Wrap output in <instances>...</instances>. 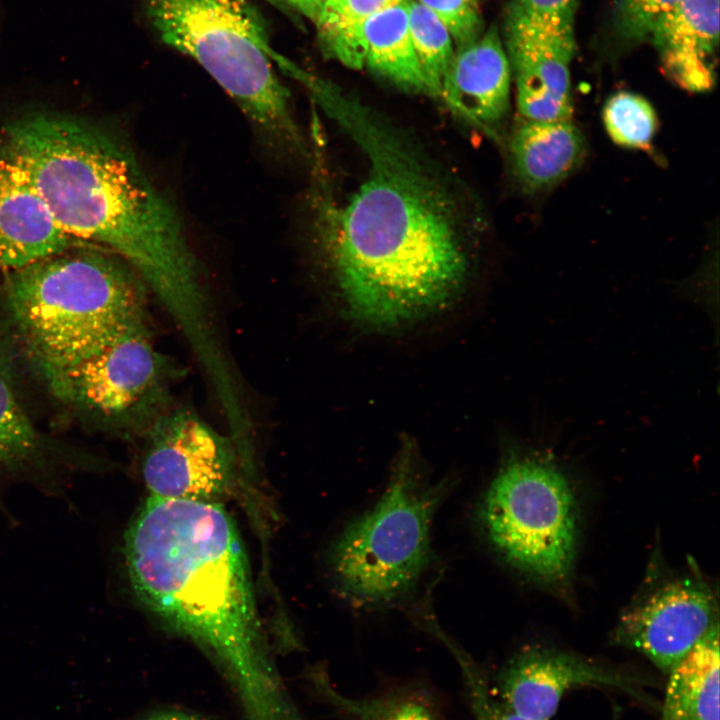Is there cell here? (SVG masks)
Returning a JSON list of instances; mask_svg holds the SVG:
<instances>
[{"label": "cell", "instance_id": "29", "mask_svg": "<svg viewBox=\"0 0 720 720\" xmlns=\"http://www.w3.org/2000/svg\"><path fill=\"white\" fill-rule=\"evenodd\" d=\"M305 17L315 22L321 7V0H285Z\"/></svg>", "mask_w": 720, "mask_h": 720}, {"label": "cell", "instance_id": "20", "mask_svg": "<svg viewBox=\"0 0 720 720\" xmlns=\"http://www.w3.org/2000/svg\"><path fill=\"white\" fill-rule=\"evenodd\" d=\"M401 0H323L314 22L330 56L351 69L365 66L364 24Z\"/></svg>", "mask_w": 720, "mask_h": 720}, {"label": "cell", "instance_id": "12", "mask_svg": "<svg viewBox=\"0 0 720 720\" xmlns=\"http://www.w3.org/2000/svg\"><path fill=\"white\" fill-rule=\"evenodd\" d=\"M505 46L516 81V104L523 120H572L570 64L575 37L560 36L520 20L505 18Z\"/></svg>", "mask_w": 720, "mask_h": 720}, {"label": "cell", "instance_id": "28", "mask_svg": "<svg viewBox=\"0 0 720 720\" xmlns=\"http://www.w3.org/2000/svg\"><path fill=\"white\" fill-rule=\"evenodd\" d=\"M140 720H208L207 718L183 709L163 708L145 714Z\"/></svg>", "mask_w": 720, "mask_h": 720}, {"label": "cell", "instance_id": "15", "mask_svg": "<svg viewBox=\"0 0 720 720\" xmlns=\"http://www.w3.org/2000/svg\"><path fill=\"white\" fill-rule=\"evenodd\" d=\"M649 39L675 83L694 92L710 89L719 45V0H684L655 24Z\"/></svg>", "mask_w": 720, "mask_h": 720}, {"label": "cell", "instance_id": "31", "mask_svg": "<svg viewBox=\"0 0 720 720\" xmlns=\"http://www.w3.org/2000/svg\"><path fill=\"white\" fill-rule=\"evenodd\" d=\"M322 1H323V0H321V2H322Z\"/></svg>", "mask_w": 720, "mask_h": 720}, {"label": "cell", "instance_id": "19", "mask_svg": "<svg viewBox=\"0 0 720 720\" xmlns=\"http://www.w3.org/2000/svg\"><path fill=\"white\" fill-rule=\"evenodd\" d=\"M312 682L345 720H445L438 697L423 685L397 684L372 696L351 698L335 689L324 671L313 673Z\"/></svg>", "mask_w": 720, "mask_h": 720}, {"label": "cell", "instance_id": "18", "mask_svg": "<svg viewBox=\"0 0 720 720\" xmlns=\"http://www.w3.org/2000/svg\"><path fill=\"white\" fill-rule=\"evenodd\" d=\"M365 66L412 93L428 94L412 45L405 0L374 14L363 27Z\"/></svg>", "mask_w": 720, "mask_h": 720}, {"label": "cell", "instance_id": "4", "mask_svg": "<svg viewBox=\"0 0 720 720\" xmlns=\"http://www.w3.org/2000/svg\"><path fill=\"white\" fill-rule=\"evenodd\" d=\"M147 289L109 250L66 251L5 273L1 320L19 357L42 378L146 325Z\"/></svg>", "mask_w": 720, "mask_h": 720}, {"label": "cell", "instance_id": "27", "mask_svg": "<svg viewBox=\"0 0 720 720\" xmlns=\"http://www.w3.org/2000/svg\"><path fill=\"white\" fill-rule=\"evenodd\" d=\"M435 14L448 28L455 47L480 36L481 20L477 0H415Z\"/></svg>", "mask_w": 720, "mask_h": 720}, {"label": "cell", "instance_id": "9", "mask_svg": "<svg viewBox=\"0 0 720 720\" xmlns=\"http://www.w3.org/2000/svg\"><path fill=\"white\" fill-rule=\"evenodd\" d=\"M144 434L142 473L151 497L213 502L229 487L235 444L191 409L171 406Z\"/></svg>", "mask_w": 720, "mask_h": 720}, {"label": "cell", "instance_id": "6", "mask_svg": "<svg viewBox=\"0 0 720 720\" xmlns=\"http://www.w3.org/2000/svg\"><path fill=\"white\" fill-rule=\"evenodd\" d=\"M445 490L424 481L409 450L401 455L382 497L333 546V576L346 597L385 605L415 586L429 561L432 518Z\"/></svg>", "mask_w": 720, "mask_h": 720}, {"label": "cell", "instance_id": "10", "mask_svg": "<svg viewBox=\"0 0 720 720\" xmlns=\"http://www.w3.org/2000/svg\"><path fill=\"white\" fill-rule=\"evenodd\" d=\"M642 680L576 654L544 646H529L514 655L498 672L491 692L513 711L534 719L550 720L563 696L581 686L620 689L647 701Z\"/></svg>", "mask_w": 720, "mask_h": 720}, {"label": "cell", "instance_id": "11", "mask_svg": "<svg viewBox=\"0 0 720 720\" xmlns=\"http://www.w3.org/2000/svg\"><path fill=\"white\" fill-rule=\"evenodd\" d=\"M716 624L711 592L686 577L662 585L631 608L619 622L616 640L669 674Z\"/></svg>", "mask_w": 720, "mask_h": 720}, {"label": "cell", "instance_id": "17", "mask_svg": "<svg viewBox=\"0 0 720 720\" xmlns=\"http://www.w3.org/2000/svg\"><path fill=\"white\" fill-rule=\"evenodd\" d=\"M719 666L716 624L668 674L660 720H719Z\"/></svg>", "mask_w": 720, "mask_h": 720}, {"label": "cell", "instance_id": "1", "mask_svg": "<svg viewBox=\"0 0 720 720\" xmlns=\"http://www.w3.org/2000/svg\"><path fill=\"white\" fill-rule=\"evenodd\" d=\"M321 106L363 153L364 176L344 198L320 185L313 231L354 318L393 326L445 304L467 272L454 199L406 140L358 101L329 88Z\"/></svg>", "mask_w": 720, "mask_h": 720}, {"label": "cell", "instance_id": "8", "mask_svg": "<svg viewBox=\"0 0 720 720\" xmlns=\"http://www.w3.org/2000/svg\"><path fill=\"white\" fill-rule=\"evenodd\" d=\"M176 376V367L155 348L144 325L40 380L57 400L100 425L145 433L171 407Z\"/></svg>", "mask_w": 720, "mask_h": 720}, {"label": "cell", "instance_id": "25", "mask_svg": "<svg viewBox=\"0 0 720 720\" xmlns=\"http://www.w3.org/2000/svg\"><path fill=\"white\" fill-rule=\"evenodd\" d=\"M449 648L460 665L474 720H534L513 711L498 700L472 659L453 644Z\"/></svg>", "mask_w": 720, "mask_h": 720}, {"label": "cell", "instance_id": "23", "mask_svg": "<svg viewBox=\"0 0 720 720\" xmlns=\"http://www.w3.org/2000/svg\"><path fill=\"white\" fill-rule=\"evenodd\" d=\"M602 119L611 140L627 148L647 147L657 128L653 106L644 97L630 92L610 97L603 107Z\"/></svg>", "mask_w": 720, "mask_h": 720}, {"label": "cell", "instance_id": "24", "mask_svg": "<svg viewBox=\"0 0 720 720\" xmlns=\"http://www.w3.org/2000/svg\"><path fill=\"white\" fill-rule=\"evenodd\" d=\"M576 0H512L505 18L560 36H574Z\"/></svg>", "mask_w": 720, "mask_h": 720}, {"label": "cell", "instance_id": "21", "mask_svg": "<svg viewBox=\"0 0 720 720\" xmlns=\"http://www.w3.org/2000/svg\"><path fill=\"white\" fill-rule=\"evenodd\" d=\"M43 441L0 374V480L40 464Z\"/></svg>", "mask_w": 720, "mask_h": 720}, {"label": "cell", "instance_id": "7", "mask_svg": "<svg viewBox=\"0 0 720 720\" xmlns=\"http://www.w3.org/2000/svg\"><path fill=\"white\" fill-rule=\"evenodd\" d=\"M479 516L489 542L510 564L560 582L572 568L577 505L565 475L533 455L506 462L486 491Z\"/></svg>", "mask_w": 720, "mask_h": 720}, {"label": "cell", "instance_id": "22", "mask_svg": "<svg viewBox=\"0 0 720 720\" xmlns=\"http://www.w3.org/2000/svg\"><path fill=\"white\" fill-rule=\"evenodd\" d=\"M412 45L428 95L439 97L441 84L455 53L444 23L415 0H405Z\"/></svg>", "mask_w": 720, "mask_h": 720}, {"label": "cell", "instance_id": "14", "mask_svg": "<svg viewBox=\"0 0 720 720\" xmlns=\"http://www.w3.org/2000/svg\"><path fill=\"white\" fill-rule=\"evenodd\" d=\"M76 247L98 248L66 233L26 173L0 154V271L17 270Z\"/></svg>", "mask_w": 720, "mask_h": 720}, {"label": "cell", "instance_id": "3", "mask_svg": "<svg viewBox=\"0 0 720 720\" xmlns=\"http://www.w3.org/2000/svg\"><path fill=\"white\" fill-rule=\"evenodd\" d=\"M143 604L218 665L244 720H299L264 643L248 560L214 502L150 497L124 545Z\"/></svg>", "mask_w": 720, "mask_h": 720}, {"label": "cell", "instance_id": "30", "mask_svg": "<svg viewBox=\"0 0 720 720\" xmlns=\"http://www.w3.org/2000/svg\"><path fill=\"white\" fill-rule=\"evenodd\" d=\"M271 4L275 5L278 8H284L286 5L285 0H267Z\"/></svg>", "mask_w": 720, "mask_h": 720}, {"label": "cell", "instance_id": "26", "mask_svg": "<svg viewBox=\"0 0 720 720\" xmlns=\"http://www.w3.org/2000/svg\"><path fill=\"white\" fill-rule=\"evenodd\" d=\"M684 0H619L616 8L618 32L627 40L649 38L655 24Z\"/></svg>", "mask_w": 720, "mask_h": 720}, {"label": "cell", "instance_id": "13", "mask_svg": "<svg viewBox=\"0 0 720 720\" xmlns=\"http://www.w3.org/2000/svg\"><path fill=\"white\" fill-rule=\"evenodd\" d=\"M511 67L495 27L455 48L439 97L456 114L497 136L510 106Z\"/></svg>", "mask_w": 720, "mask_h": 720}, {"label": "cell", "instance_id": "5", "mask_svg": "<svg viewBox=\"0 0 720 720\" xmlns=\"http://www.w3.org/2000/svg\"><path fill=\"white\" fill-rule=\"evenodd\" d=\"M160 38L192 57L234 99L272 143L301 147L302 139L275 62L301 70L270 45L257 11L243 0H142Z\"/></svg>", "mask_w": 720, "mask_h": 720}, {"label": "cell", "instance_id": "2", "mask_svg": "<svg viewBox=\"0 0 720 720\" xmlns=\"http://www.w3.org/2000/svg\"><path fill=\"white\" fill-rule=\"evenodd\" d=\"M0 154L66 233L125 260L186 338L209 331L213 311L181 217L126 146L80 120L34 114L8 125Z\"/></svg>", "mask_w": 720, "mask_h": 720}, {"label": "cell", "instance_id": "16", "mask_svg": "<svg viewBox=\"0 0 720 720\" xmlns=\"http://www.w3.org/2000/svg\"><path fill=\"white\" fill-rule=\"evenodd\" d=\"M509 152L522 188L538 193L576 171L584 160L586 143L572 120H522L510 138Z\"/></svg>", "mask_w": 720, "mask_h": 720}]
</instances>
